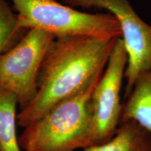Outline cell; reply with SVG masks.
I'll return each mask as SVG.
<instances>
[{
  "instance_id": "1",
  "label": "cell",
  "mask_w": 151,
  "mask_h": 151,
  "mask_svg": "<svg viewBox=\"0 0 151 151\" xmlns=\"http://www.w3.org/2000/svg\"><path fill=\"white\" fill-rule=\"evenodd\" d=\"M116 40L86 36L55 38L39 70L37 95L18 113V125L27 127L102 74Z\"/></svg>"
},
{
  "instance_id": "2",
  "label": "cell",
  "mask_w": 151,
  "mask_h": 151,
  "mask_svg": "<svg viewBox=\"0 0 151 151\" xmlns=\"http://www.w3.org/2000/svg\"><path fill=\"white\" fill-rule=\"evenodd\" d=\"M101 75L24 127L18 137L24 151H75L89 146L90 99Z\"/></svg>"
},
{
  "instance_id": "3",
  "label": "cell",
  "mask_w": 151,
  "mask_h": 151,
  "mask_svg": "<svg viewBox=\"0 0 151 151\" xmlns=\"http://www.w3.org/2000/svg\"><path fill=\"white\" fill-rule=\"evenodd\" d=\"M16 11L18 27L38 29L55 37L86 36L99 39L122 37L115 17L109 13L79 11L57 0H10Z\"/></svg>"
},
{
  "instance_id": "4",
  "label": "cell",
  "mask_w": 151,
  "mask_h": 151,
  "mask_svg": "<svg viewBox=\"0 0 151 151\" xmlns=\"http://www.w3.org/2000/svg\"><path fill=\"white\" fill-rule=\"evenodd\" d=\"M53 35L28 29L10 50L0 55V89L13 92L20 110L35 99L39 70Z\"/></svg>"
},
{
  "instance_id": "5",
  "label": "cell",
  "mask_w": 151,
  "mask_h": 151,
  "mask_svg": "<svg viewBox=\"0 0 151 151\" xmlns=\"http://www.w3.org/2000/svg\"><path fill=\"white\" fill-rule=\"evenodd\" d=\"M127 64L124 42L118 38L109 55L106 69L92 92L90 99L91 123L89 146L110 140L120 125L122 104L120 92Z\"/></svg>"
},
{
  "instance_id": "6",
  "label": "cell",
  "mask_w": 151,
  "mask_h": 151,
  "mask_svg": "<svg viewBox=\"0 0 151 151\" xmlns=\"http://www.w3.org/2000/svg\"><path fill=\"white\" fill-rule=\"evenodd\" d=\"M71 7L94 8L108 11L118 21L127 55L124 72V97L141 73L151 69V26L130 4L129 0H62Z\"/></svg>"
},
{
  "instance_id": "7",
  "label": "cell",
  "mask_w": 151,
  "mask_h": 151,
  "mask_svg": "<svg viewBox=\"0 0 151 151\" xmlns=\"http://www.w3.org/2000/svg\"><path fill=\"white\" fill-rule=\"evenodd\" d=\"M125 98L120 123L132 120L151 135V69L138 77Z\"/></svg>"
},
{
  "instance_id": "8",
  "label": "cell",
  "mask_w": 151,
  "mask_h": 151,
  "mask_svg": "<svg viewBox=\"0 0 151 151\" xmlns=\"http://www.w3.org/2000/svg\"><path fill=\"white\" fill-rule=\"evenodd\" d=\"M84 151H151V135L137 122H120L116 133L102 144L88 146Z\"/></svg>"
},
{
  "instance_id": "9",
  "label": "cell",
  "mask_w": 151,
  "mask_h": 151,
  "mask_svg": "<svg viewBox=\"0 0 151 151\" xmlns=\"http://www.w3.org/2000/svg\"><path fill=\"white\" fill-rule=\"evenodd\" d=\"M18 105L13 92L0 89V151H21L16 129Z\"/></svg>"
},
{
  "instance_id": "10",
  "label": "cell",
  "mask_w": 151,
  "mask_h": 151,
  "mask_svg": "<svg viewBox=\"0 0 151 151\" xmlns=\"http://www.w3.org/2000/svg\"><path fill=\"white\" fill-rule=\"evenodd\" d=\"M27 30L20 29L16 13L6 0H0V55L14 47Z\"/></svg>"
}]
</instances>
